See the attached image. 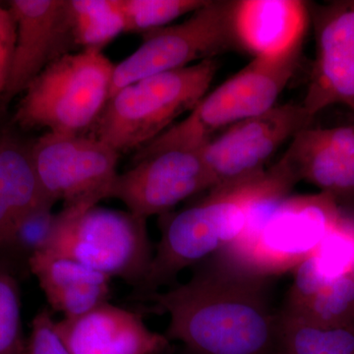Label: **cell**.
Returning a JSON list of instances; mask_svg holds the SVG:
<instances>
[{
  "mask_svg": "<svg viewBox=\"0 0 354 354\" xmlns=\"http://www.w3.org/2000/svg\"><path fill=\"white\" fill-rule=\"evenodd\" d=\"M234 6V0H208L183 22L142 35L139 48L114 66L109 97L146 77L239 50L232 25Z\"/></svg>",
  "mask_w": 354,
  "mask_h": 354,
  "instance_id": "cell-8",
  "label": "cell"
},
{
  "mask_svg": "<svg viewBox=\"0 0 354 354\" xmlns=\"http://www.w3.org/2000/svg\"><path fill=\"white\" fill-rule=\"evenodd\" d=\"M72 34L78 50L102 51L125 32L120 0H67Z\"/></svg>",
  "mask_w": 354,
  "mask_h": 354,
  "instance_id": "cell-20",
  "label": "cell"
},
{
  "mask_svg": "<svg viewBox=\"0 0 354 354\" xmlns=\"http://www.w3.org/2000/svg\"><path fill=\"white\" fill-rule=\"evenodd\" d=\"M274 354H354V325L320 327L279 312Z\"/></svg>",
  "mask_w": 354,
  "mask_h": 354,
  "instance_id": "cell-19",
  "label": "cell"
},
{
  "mask_svg": "<svg viewBox=\"0 0 354 354\" xmlns=\"http://www.w3.org/2000/svg\"><path fill=\"white\" fill-rule=\"evenodd\" d=\"M46 200L48 199L44 194L32 165L30 146L11 133L2 131L0 138L1 248H6L21 218Z\"/></svg>",
  "mask_w": 354,
  "mask_h": 354,
  "instance_id": "cell-18",
  "label": "cell"
},
{
  "mask_svg": "<svg viewBox=\"0 0 354 354\" xmlns=\"http://www.w3.org/2000/svg\"><path fill=\"white\" fill-rule=\"evenodd\" d=\"M312 121L302 104H286L223 130L203 148L213 188L264 171L279 149Z\"/></svg>",
  "mask_w": 354,
  "mask_h": 354,
  "instance_id": "cell-11",
  "label": "cell"
},
{
  "mask_svg": "<svg viewBox=\"0 0 354 354\" xmlns=\"http://www.w3.org/2000/svg\"><path fill=\"white\" fill-rule=\"evenodd\" d=\"M272 279L212 256L189 281L144 298L169 315L165 337L190 353L271 354L279 324Z\"/></svg>",
  "mask_w": 354,
  "mask_h": 354,
  "instance_id": "cell-1",
  "label": "cell"
},
{
  "mask_svg": "<svg viewBox=\"0 0 354 354\" xmlns=\"http://www.w3.org/2000/svg\"><path fill=\"white\" fill-rule=\"evenodd\" d=\"M298 180L321 192L341 198L354 196V124L305 128L283 153Z\"/></svg>",
  "mask_w": 354,
  "mask_h": 354,
  "instance_id": "cell-15",
  "label": "cell"
},
{
  "mask_svg": "<svg viewBox=\"0 0 354 354\" xmlns=\"http://www.w3.org/2000/svg\"><path fill=\"white\" fill-rule=\"evenodd\" d=\"M57 328L72 354H162L171 342L151 330L141 314L109 302L62 318Z\"/></svg>",
  "mask_w": 354,
  "mask_h": 354,
  "instance_id": "cell-14",
  "label": "cell"
},
{
  "mask_svg": "<svg viewBox=\"0 0 354 354\" xmlns=\"http://www.w3.org/2000/svg\"><path fill=\"white\" fill-rule=\"evenodd\" d=\"M114 66L102 51L78 50L58 58L26 88L14 121L26 130L86 135L109 100Z\"/></svg>",
  "mask_w": 354,
  "mask_h": 354,
  "instance_id": "cell-6",
  "label": "cell"
},
{
  "mask_svg": "<svg viewBox=\"0 0 354 354\" xmlns=\"http://www.w3.org/2000/svg\"><path fill=\"white\" fill-rule=\"evenodd\" d=\"M208 0H120L125 32L144 35L193 13Z\"/></svg>",
  "mask_w": 354,
  "mask_h": 354,
  "instance_id": "cell-22",
  "label": "cell"
},
{
  "mask_svg": "<svg viewBox=\"0 0 354 354\" xmlns=\"http://www.w3.org/2000/svg\"><path fill=\"white\" fill-rule=\"evenodd\" d=\"M8 9L16 24V41L0 97V115L48 65L77 50L67 0H11Z\"/></svg>",
  "mask_w": 354,
  "mask_h": 354,
  "instance_id": "cell-13",
  "label": "cell"
},
{
  "mask_svg": "<svg viewBox=\"0 0 354 354\" xmlns=\"http://www.w3.org/2000/svg\"><path fill=\"white\" fill-rule=\"evenodd\" d=\"M25 348L19 285L0 264V354H25Z\"/></svg>",
  "mask_w": 354,
  "mask_h": 354,
  "instance_id": "cell-23",
  "label": "cell"
},
{
  "mask_svg": "<svg viewBox=\"0 0 354 354\" xmlns=\"http://www.w3.org/2000/svg\"><path fill=\"white\" fill-rule=\"evenodd\" d=\"M218 69V60H204L120 88L109 97L92 136L120 153L138 150L196 106Z\"/></svg>",
  "mask_w": 354,
  "mask_h": 354,
  "instance_id": "cell-5",
  "label": "cell"
},
{
  "mask_svg": "<svg viewBox=\"0 0 354 354\" xmlns=\"http://www.w3.org/2000/svg\"><path fill=\"white\" fill-rule=\"evenodd\" d=\"M203 148L167 149L134 158L131 169L114 179L109 198L145 220L171 213L184 200L214 187Z\"/></svg>",
  "mask_w": 354,
  "mask_h": 354,
  "instance_id": "cell-10",
  "label": "cell"
},
{
  "mask_svg": "<svg viewBox=\"0 0 354 354\" xmlns=\"http://www.w3.org/2000/svg\"><path fill=\"white\" fill-rule=\"evenodd\" d=\"M25 354H72L58 333L50 309L39 310L32 318Z\"/></svg>",
  "mask_w": 354,
  "mask_h": 354,
  "instance_id": "cell-26",
  "label": "cell"
},
{
  "mask_svg": "<svg viewBox=\"0 0 354 354\" xmlns=\"http://www.w3.org/2000/svg\"><path fill=\"white\" fill-rule=\"evenodd\" d=\"M302 46L279 57H254L234 76L207 93L185 118L138 149L133 160L167 149L203 148L221 130L274 108L297 73Z\"/></svg>",
  "mask_w": 354,
  "mask_h": 354,
  "instance_id": "cell-4",
  "label": "cell"
},
{
  "mask_svg": "<svg viewBox=\"0 0 354 354\" xmlns=\"http://www.w3.org/2000/svg\"><path fill=\"white\" fill-rule=\"evenodd\" d=\"M310 257L326 278L335 279L353 271L354 225L348 216L333 230Z\"/></svg>",
  "mask_w": 354,
  "mask_h": 354,
  "instance_id": "cell-24",
  "label": "cell"
},
{
  "mask_svg": "<svg viewBox=\"0 0 354 354\" xmlns=\"http://www.w3.org/2000/svg\"><path fill=\"white\" fill-rule=\"evenodd\" d=\"M309 6L316 51L302 106L312 120L334 104L354 111V0Z\"/></svg>",
  "mask_w": 354,
  "mask_h": 354,
  "instance_id": "cell-12",
  "label": "cell"
},
{
  "mask_svg": "<svg viewBox=\"0 0 354 354\" xmlns=\"http://www.w3.org/2000/svg\"><path fill=\"white\" fill-rule=\"evenodd\" d=\"M351 220L353 221L354 225V216H351ZM353 272H354V266H353Z\"/></svg>",
  "mask_w": 354,
  "mask_h": 354,
  "instance_id": "cell-28",
  "label": "cell"
},
{
  "mask_svg": "<svg viewBox=\"0 0 354 354\" xmlns=\"http://www.w3.org/2000/svg\"><path fill=\"white\" fill-rule=\"evenodd\" d=\"M301 0H234L232 25L239 50L274 57L304 44L311 18Z\"/></svg>",
  "mask_w": 354,
  "mask_h": 354,
  "instance_id": "cell-16",
  "label": "cell"
},
{
  "mask_svg": "<svg viewBox=\"0 0 354 354\" xmlns=\"http://www.w3.org/2000/svg\"><path fill=\"white\" fill-rule=\"evenodd\" d=\"M44 194L64 208H91L108 199L120 153L95 137L46 132L30 145Z\"/></svg>",
  "mask_w": 354,
  "mask_h": 354,
  "instance_id": "cell-9",
  "label": "cell"
},
{
  "mask_svg": "<svg viewBox=\"0 0 354 354\" xmlns=\"http://www.w3.org/2000/svg\"><path fill=\"white\" fill-rule=\"evenodd\" d=\"M16 41V24L9 9L0 6V97L6 87Z\"/></svg>",
  "mask_w": 354,
  "mask_h": 354,
  "instance_id": "cell-27",
  "label": "cell"
},
{
  "mask_svg": "<svg viewBox=\"0 0 354 354\" xmlns=\"http://www.w3.org/2000/svg\"><path fill=\"white\" fill-rule=\"evenodd\" d=\"M51 312L64 318L88 313L109 302L111 279L78 261L41 250L28 259Z\"/></svg>",
  "mask_w": 354,
  "mask_h": 354,
  "instance_id": "cell-17",
  "label": "cell"
},
{
  "mask_svg": "<svg viewBox=\"0 0 354 354\" xmlns=\"http://www.w3.org/2000/svg\"><path fill=\"white\" fill-rule=\"evenodd\" d=\"M298 183L281 157L255 176L213 188L194 206L162 216L160 239L145 279L136 288L139 297L171 285L183 270L234 244L262 205L288 196Z\"/></svg>",
  "mask_w": 354,
  "mask_h": 354,
  "instance_id": "cell-2",
  "label": "cell"
},
{
  "mask_svg": "<svg viewBox=\"0 0 354 354\" xmlns=\"http://www.w3.org/2000/svg\"><path fill=\"white\" fill-rule=\"evenodd\" d=\"M55 203L44 201L21 218L9 237L6 248L25 254L28 259L32 254L44 250L50 241L57 213L53 212Z\"/></svg>",
  "mask_w": 354,
  "mask_h": 354,
  "instance_id": "cell-25",
  "label": "cell"
},
{
  "mask_svg": "<svg viewBox=\"0 0 354 354\" xmlns=\"http://www.w3.org/2000/svg\"><path fill=\"white\" fill-rule=\"evenodd\" d=\"M281 312L320 327L354 325L353 271L330 279L304 301Z\"/></svg>",
  "mask_w": 354,
  "mask_h": 354,
  "instance_id": "cell-21",
  "label": "cell"
},
{
  "mask_svg": "<svg viewBox=\"0 0 354 354\" xmlns=\"http://www.w3.org/2000/svg\"><path fill=\"white\" fill-rule=\"evenodd\" d=\"M2 130H0V138H1Z\"/></svg>",
  "mask_w": 354,
  "mask_h": 354,
  "instance_id": "cell-29",
  "label": "cell"
},
{
  "mask_svg": "<svg viewBox=\"0 0 354 354\" xmlns=\"http://www.w3.org/2000/svg\"><path fill=\"white\" fill-rule=\"evenodd\" d=\"M44 250L78 261L135 288L145 279L153 256L145 218L97 205L58 212Z\"/></svg>",
  "mask_w": 354,
  "mask_h": 354,
  "instance_id": "cell-7",
  "label": "cell"
},
{
  "mask_svg": "<svg viewBox=\"0 0 354 354\" xmlns=\"http://www.w3.org/2000/svg\"><path fill=\"white\" fill-rule=\"evenodd\" d=\"M342 216L337 200L328 193L274 200L253 214L234 244L214 256L248 274L274 279L315 252Z\"/></svg>",
  "mask_w": 354,
  "mask_h": 354,
  "instance_id": "cell-3",
  "label": "cell"
}]
</instances>
